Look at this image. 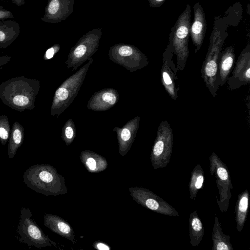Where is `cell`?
Returning <instances> with one entry per match:
<instances>
[{
    "mask_svg": "<svg viewBox=\"0 0 250 250\" xmlns=\"http://www.w3.org/2000/svg\"><path fill=\"white\" fill-rule=\"evenodd\" d=\"M41 83L23 76L9 79L0 84V99L6 105L20 112L35 107Z\"/></svg>",
    "mask_w": 250,
    "mask_h": 250,
    "instance_id": "obj_1",
    "label": "cell"
},
{
    "mask_svg": "<svg viewBox=\"0 0 250 250\" xmlns=\"http://www.w3.org/2000/svg\"><path fill=\"white\" fill-rule=\"evenodd\" d=\"M228 27L221 17H215L208 52L201 70L203 81L213 97L219 87L217 83L218 63L225 40L228 36Z\"/></svg>",
    "mask_w": 250,
    "mask_h": 250,
    "instance_id": "obj_2",
    "label": "cell"
},
{
    "mask_svg": "<svg viewBox=\"0 0 250 250\" xmlns=\"http://www.w3.org/2000/svg\"><path fill=\"white\" fill-rule=\"evenodd\" d=\"M23 181L30 189L47 196H57L68 192L64 177L49 164L30 166L24 172Z\"/></svg>",
    "mask_w": 250,
    "mask_h": 250,
    "instance_id": "obj_3",
    "label": "cell"
},
{
    "mask_svg": "<svg viewBox=\"0 0 250 250\" xmlns=\"http://www.w3.org/2000/svg\"><path fill=\"white\" fill-rule=\"evenodd\" d=\"M191 10L187 4L179 15L169 34L167 47L176 56V66L178 72L182 71L189 56L188 41L191 25Z\"/></svg>",
    "mask_w": 250,
    "mask_h": 250,
    "instance_id": "obj_4",
    "label": "cell"
},
{
    "mask_svg": "<svg viewBox=\"0 0 250 250\" xmlns=\"http://www.w3.org/2000/svg\"><path fill=\"white\" fill-rule=\"evenodd\" d=\"M93 58L66 79L55 92L50 108V115L59 116L72 104L84 82Z\"/></svg>",
    "mask_w": 250,
    "mask_h": 250,
    "instance_id": "obj_5",
    "label": "cell"
},
{
    "mask_svg": "<svg viewBox=\"0 0 250 250\" xmlns=\"http://www.w3.org/2000/svg\"><path fill=\"white\" fill-rule=\"evenodd\" d=\"M32 216V213L29 208H21L17 229L20 241L29 247L37 248L57 247V244L44 234Z\"/></svg>",
    "mask_w": 250,
    "mask_h": 250,
    "instance_id": "obj_6",
    "label": "cell"
},
{
    "mask_svg": "<svg viewBox=\"0 0 250 250\" xmlns=\"http://www.w3.org/2000/svg\"><path fill=\"white\" fill-rule=\"evenodd\" d=\"M102 36V29L95 28L83 35L71 48L65 62L68 69L76 70L96 52Z\"/></svg>",
    "mask_w": 250,
    "mask_h": 250,
    "instance_id": "obj_7",
    "label": "cell"
},
{
    "mask_svg": "<svg viewBox=\"0 0 250 250\" xmlns=\"http://www.w3.org/2000/svg\"><path fill=\"white\" fill-rule=\"evenodd\" d=\"M173 144L172 129L167 120L162 121L158 126L150 154V161L154 169L165 167L168 164Z\"/></svg>",
    "mask_w": 250,
    "mask_h": 250,
    "instance_id": "obj_8",
    "label": "cell"
},
{
    "mask_svg": "<svg viewBox=\"0 0 250 250\" xmlns=\"http://www.w3.org/2000/svg\"><path fill=\"white\" fill-rule=\"evenodd\" d=\"M108 56L112 62L132 73L143 68L149 63L147 57L140 49L129 44L120 43L112 46Z\"/></svg>",
    "mask_w": 250,
    "mask_h": 250,
    "instance_id": "obj_9",
    "label": "cell"
},
{
    "mask_svg": "<svg viewBox=\"0 0 250 250\" xmlns=\"http://www.w3.org/2000/svg\"><path fill=\"white\" fill-rule=\"evenodd\" d=\"M210 172L214 175L218 188L219 200L217 202L222 212L227 210L229 201L231 196L230 190L232 189L230 175L227 166L215 153L209 158Z\"/></svg>",
    "mask_w": 250,
    "mask_h": 250,
    "instance_id": "obj_10",
    "label": "cell"
},
{
    "mask_svg": "<svg viewBox=\"0 0 250 250\" xmlns=\"http://www.w3.org/2000/svg\"><path fill=\"white\" fill-rule=\"evenodd\" d=\"M133 200L138 204L157 213L169 216H179L176 209L164 199L143 187L129 188Z\"/></svg>",
    "mask_w": 250,
    "mask_h": 250,
    "instance_id": "obj_11",
    "label": "cell"
},
{
    "mask_svg": "<svg viewBox=\"0 0 250 250\" xmlns=\"http://www.w3.org/2000/svg\"><path fill=\"white\" fill-rule=\"evenodd\" d=\"M174 54L167 47L163 54V64L160 71V81L169 96L177 100L180 88L178 85V72L173 61Z\"/></svg>",
    "mask_w": 250,
    "mask_h": 250,
    "instance_id": "obj_12",
    "label": "cell"
},
{
    "mask_svg": "<svg viewBox=\"0 0 250 250\" xmlns=\"http://www.w3.org/2000/svg\"><path fill=\"white\" fill-rule=\"evenodd\" d=\"M229 76L228 87L233 90L249 84L250 82V44L249 43L241 52Z\"/></svg>",
    "mask_w": 250,
    "mask_h": 250,
    "instance_id": "obj_13",
    "label": "cell"
},
{
    "mask_svg": "<svg viewBox=\"0 0 250 250\" xmlns=\"http://www.w3.org/2000/svg\"><path fill=\"white\" fill-rule=\"evenodd\" d=\"M75 0H48L42 21L57 23L65 20L73 12Z\"/></svg>",
    "mask_w": 250,
    "mask_h": 250,
    "instance_id": "obj_14",
    "label": "cell"
},
{
    "mask_svg": "<svg viewBox=\"0 0 250 250\" xmlns=\"http://www.w3.org/2000/svg\"><path fill=\"white\" fill-rule=\"evenodd\" d=\"M140 118L136 116L128 121L122 127L115 126L112 131L116 133L118 150L122 156H125L131 148L139 129Z\"/></svg>",
    "mask_w": 250,
    "mask_h": 250,
    "instance_id": "obj_15",
    "label": "cell"
},
{
    "mask_svg": "<svg viewBox=\"0 0 250 250\" xmlns=\"http://www.w3.org/2000/svg\"><path fill=\"white\" fill-rule=\"evenodd\" d=\"M119 100L118 91L113 88H105L95 92L89 100L87 108L94 111H106L114 106Z\"/></svg>",
    "mask_w": 250,
    "mask_h": 250,
    "instance_id": "obj_16",
    "label": "cell"
},
{
    "mask_svg": "<svg viewBox=\"0 0 250 250\" xmlns=\"http://www.w3.org/2000/svg\"><path fill=\"white\" fill-rule=\"evenodd\" d=\"M193 20L190 28V36L195 47V52L200 49L207 30V23L204 10L199 2L193 6Z\"/></svg>",
    "mask_w": 250,
    "mask_h": 250,
    "instance_id": "obj_17",
    "label": "cell"
},
{
    "mask_svg": "<svg viewBox=\"0 0 250 250\" xmlns=\"http://www.w3.org/2000/svg\"><path fill=\"white\" fill-rule=\"evenodd\" d=\"M43 225L54 233L71 241L73 244L77 242L71 225L59 216L52 214H45Z\"/></svg>",
    "mask_w": 250,
    "mask_h": 250,
    "instance_id": "obj_18",
    "label": "cell"
},
{
    "mask_svg": "<svg viewBox=\"0 0 250 250\" xmlns=\"http://www.w3.org/2000/svg\"><path fill=\"white\" fill-rule=\"evenodd\" d=\"M235 59V49L233 46L222 49L220 56L217 73V83L219 86H223L226 83L233 69Z\"/></svg>",
    "mask_w": 250,
    "mask_h": 250,
    "instance_id": "obj_19",
    "label": "cell"
},
{
    "mask_svg": "<svg viewBox=\"0 0 250 250\" xmlns=\"http://www.w3.org/2000/svg\"><path fill=\"white\" fill-rule=\"evenodd\" d=\"M8 19L0 20V48L1 49L9 46L21 32L20 24Z\"/></svg>",
    "mask_w": 250,
    "mask_h": 250,
    "instance_id": "obj_20",
    "label": "cell"
},
{
    "mask_svg": "<svg viewBox=\"0 0 250 250\" xmlns=\"http://www.w3.org/2000/svg\"><path fill=\"white\" fill-rule=\"evenodd\" d=\"M81 162L90 173H99L106 169L108 163L102 155L89 150L82 151L80 155Z\"/></svg>",
    "mask_w": 250,
    "mask_h": 250,
    "instance_id": "obj_21",
    "label": "cell"
},
{
    "mask_svg": "<svg viewBox=\"0 0 250 250\" xmlns=\"http://www.w3.org/2000/svg\"><path fill=\"white\" fill-rule=\"evenodd\" d=\"M24 127L19 122L14 123L8 139L7 154L9 158H13L24 140Z\"/></svg>",
    "mask_w": 250,
    "mask_h": 250,
    "instance_id": "obj_22",
    "label": "cell"
},
{
    "mask_svg": "<svg viewBox=\"0 0 250 250\" xmlns=\"http://www.w3.org/2000/svg\"><path fill=\"white\" fill-rule=\"evenodd\" d=\"M249 201V193L247 190L238 195L234 213L237 230L239 232L242 230L247 220Z\"/></svg>",
    "mask_w": 250,
    "mask_h": 250,
    "instance_id": "obj_23",
    "label": "cell"
},
{
    "mask_svg": "<svg viewBox=\"0 0 250 250\" xmlns=\"http://www.w3.org/2000/svg\"><path fill=\"white\" fill-rule=\"evenodd\" d=\"M230 238L229 235L223 232L219 220L216 217L212 231V250H233Z\"/></svg>",
    "mask_w": 250,
    "mask_h": 250,
    "instance_id": "obj_24",
    "label": "cell"
},
{
    "mask_svg": "<svg viewBox=\"0 0 250 250\" xmlns=\"http://www.w3.org/2000/svg\"><path fill=\"white\" fill-rule=\"evenodd\" d=\"M189 225L190 244L192 246L196 247L200 243L204 234V227L196 210L190 213Z\"/></svg>",
    "mask_w": 250,
    "mask_h": 250,
    "instance_id": "obj_25",
    "label": "cell"
},
{
    "mask_svg": "<svg viewBox=\"0 0 250 250\" xmlns=\"http://www.w3.org/2000/svg\"><path fill=\"white\" fill-rule=\"evenodd\" d=\"M204 171L199 164L193 169L189 183L190 197L191 199L196 198L198 190L203 187L204 183Z\"/></svg>",
    "mask_w": 250,
    "mask_h": 250,
    "instance_id": "obj_26",
    "label": "cell"
},
{
    "mask_svg": "<svg viewBox=\"0 0 250 250\" xmlns=\"http://www.w3.org/2000/svg\"><path fill=\"white\" fill-rule=\"evenodd\" d=\"M76 136V128L73 120H67L64 123L61 133V137L66 146H69Z\"/></svg>",
    "mask_w": 250,
    "mask_h": 250,
    "instance_id": "obj_27",
    "label": "cell"
},
{
    "mask_svg": "<svg viewBox=\"0 0 250 250\" xmlns=\"http://www.w3.org/2000/svg\"><path fill=\"white\" fill-rule=\"evenodd\" d=\"M11 131L8 118L5 115H0V142L4 146L8 141Z\"/></svg>",
    "mask_w": 250,
    "mask_h": 250,
    "instance_id": "obj_28",
    "label": "cell"
},
{
    "mask_svg": "<svg viewBox=\"0 0 250 250\" xmlns=\"http://www.w3.org/2000/svg\"><path fill=\"white\" fill-rule=\"evenodd\" d=\"M60 49L61 46L59 44H54L46 51L43 56V60H48L52 59L60 51Z\"/></svg>",
    "mask_w": 250,
    "mask_h": 250,
    "instance_id": "obj_29",
    "label": "cell"
},
{
    "mask_svg": "<svg viewBox=\"0 0 250 250\" xmlns=\"http://www.w3.org/2000/svg\"><path fill=\"white\" fill-rule=\"evenodd\" d=\"M13 18L14 15L12 11L0 5V20L12 19Z\"/></svg>",
    "mask_w": 250,
    "mask_h": 250,
    "instance_id": "obj_30",
    "label": "cell"
},
{
    "mask_svg": "<svg viewBox=\"0 0 250 250\" xmlns=\"http://www.w3.org/2000/svg\"><path fill=\"white\" fill-rule=\"evenodd\" d=\"M93 247L98 250H110L111 247L104 242L96 241L92 244Z\"/></svg>",
    "mask_w": 250,
    "mask_h": 250,
    "instance_id": "obj_31",
    "label": "cell"
},
{
    "mask_svg": "<svg viewBox=\"0 0 250 250\" xmlns=\"http://www.w3.org/2000/svg\"><path fill=\"white\" fill-rule=\"evenodd\" d=\"M151 8H157L162 5L166 0H147Z\"/></svg>",
    "mask_w": 250,
    "mask_h": 250,
    "instance_id": "obj_32",
    "label": "cell"
},
{
    "mask_svg": "<svg viewBox=\"0 0 250 250\" xmlns=\"http://www.w3.org/2000/svg\"><path fill=\"white\" fill-rule=\"evenodd\" d=\"M11 59V56H0V70L3 68L5 65L8 63Z\"/></svg>",
    "mask_w": 250,
    "mask_h": 250,
    "instance_id": "obj_33",
    "label": "cell"
},
{
    "mask_svg": "<svg viewBox=\"0 0 250 250\" xmlns=\"http://www.w3.org/2000/svg\"><path fill=\"white\" fill-rule=\"evenodd\" d=\"M12 3L18 6H21L25 3V0H10Z\"/></svg>",
    "mask_w": 250,
    "mask_h": 250,
    "instance_id": "obj_34",
    "label": "cell"
},
{
    "mask_svg": "<svg viewBox=\"0 0 250 250\" xmlns=\"http://www.w3.org/2000/svg\"><path fill=\"white\" fill-rule=\"evenodd\" d=\"M247 14L248 15H250V4L249 3L247 5Z\"/></svg>",
    "mask_w": 250,
    "mask_h": 250,
    "instance_id": "obj_35",
    "label": "cell"
},
{
    "mask_svg": "<svg viewBox=\"0 0 250 250\" xmlns=\"http://www.w3.org/2000/svg\"></svg>",
    "mask_w": 250,
    "mask_h": 250,
    "instance_id": "obj_36",
    "label": "cell"
}]
</instances>
